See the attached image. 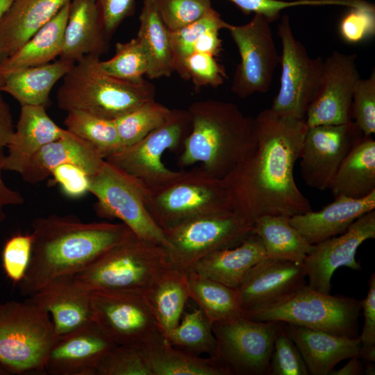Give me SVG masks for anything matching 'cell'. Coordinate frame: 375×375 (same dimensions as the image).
Returning <instances> with one entry per match:
<instances>
[{"instance_id": "obj_1", "label": "cell", "mask_w": 375, "mask_h": 375, "mask_svg": "<svg viewBox=\"0 0 375 375\" xmlns=\"http://www.w3.org/2000/svg\"><path fill=\"white\" fill-rule=\"evenodd\" d=\"M254 141L222 181L233 211L253 224L265 215L292 217L312 210L294 177L308 129L305 119L262 110Z\"/></svg>"}, {"instance_id": "obj_2", "label": "cell", "mask_w": 375, "mask_h": 375, "mask_svg": "<svg viewBox=\"0 0 375 375\" xmlns=\"http://www.w3.org/2000/svg\"><path fill=\"white\" fill-rule=\"evenodd\" d=\"M32 256L20 293L29 297L51 281L86 268L133 232L122 222H83L74 215L35 219Z\"/></svg>"}, {"instance_id": "obj_3", "label": "cell", "mask_w": 375, "mask_h": 375, "mask_svg": "<svg viewBox=\"0 0 375 375\" xmlns=\"http://www.w3.org/2000/svg\"><path fill=\"white\" fill-rule=\"evenodd\" d=\"M187 110L192 127L178 165L184 168L199 162L207 173L222 180L252 146L254 118L231 102L214 99L193 102Z\"/></svg>"}, {"instance_id": "obj_4", "label": "cell", "mask_w": 375, "mask_h": 375, "mask_svg": "<svg viewBox=\"0 0 375 375\" xmlns=\"http://www.w3.org/2000/svg\"><path fill=\"white\" fill-rule=\"evenodd\" d=\"M99 57L88 55L74 63L56 93L58 107L114 120L155 100V85L147 80L133 83L113 77L101 68Z\"/></svg>"}, {"instance_id": "obj_5", "label": "cell", "mask_w": 375, "mask_h": 375, "mask_svg": "<svg viewBox=\"0 0 375 375\" xmlns=\"http://www.w3.org/2000/svg\"><path fill=\"white\" fill-rule=\"evenodd\" d=\"M171 267L165 247L133 233L67 278L76 288L86 292L117 290L144 294Z\"/></svg>"}, {"instance_id": "obj_6", "label": "cell", "mask_w": 375, "mask_h": 375, "mask_svg": "<svg viewBox=\"0 0 375 375\" xmlns=\"http://www.w3.org/2000/svg\"><path fill=\"white\" fill-rule=\"evenodd\" d=\"M145 204L162 230L197 217L233 211L222 180L211 176L201 166L179 170L167 182L147 188Z\"/></svg>"}, {"instance_id": "obj_7", "label": "cell", "mask_w": 375, "mask_h": 375, "mask_svg": "<svg viewBox=\"0 0 375 375\" xmlns=\"http://www.w3.org/2000/svg\"><path fill=\"white\" fill-rule=\"evenodd\" d=\"M56 339L50 315L27 299L0 304V364L10 374H46Z\"/></svg>"}, {"instance_id": "obj_8", "label": "cell", "mask_w": 375, "mask_h": 375, "mask_svg": "<svg viewBox=\"0 0 375 375\" xmlns=\"http://www.w3.org/2000/svg\"><path fill=\"white\" fill-rule=\"evenodd\" d=\"M361 301L317 292L308 285L270 305L242 312L255 321H278L331 334L358 338Z\"/></svg>"}, {"instance_id": "obj_9", "label": "cell", "mask_w": 375, "mask_h": 375, "mask_svg": "<svg viewBox=\"0 0 375 375\" xmlns=\"http://www.w3.org/2000/svg\"><path fill=\"white\" fill-rule=\"evenodd\" d=\"M285 324L242 316L215 322V351L210 357L225 375H269L274 341Z\"/></svg>"}, {"instance_id": "obj_10", "label": "cell", "mask_w": 375, "mask_h": 375, "mask_svg": "<svg viewBox=\"0 0 375 375\" xmlns=\"http://www.w3.org/2000/svg\"><path fill=\"white\" fill-rule=\"evenodd\" d=\"M146 188L106 160L90 176L89 192L97 198L95 211L99 217L118 219L138 237L167 249L164 231L146 207Z\"/></svg>"}, {"instance_id": "obj_11", "label": "cell", "mask_w": 375, "mask_h": 375, "mask_svg": "<svg viewBox=\"0 0 375 375\" xmlns=\"http://www.w3.org/2000/svg\"><path fill=\"white\" fill-rule=\"evenodd\" d=\"M253 224L233 211L197 217L163 230L173 267L188 272L206 255L235 247L252 233Z\"/></svg>"}, {"instance_id": "obj_12", "label": "cell", "mask_w": 375, "mask_h": 375, "mask_svg": "<svg viewBox=\"0 0 375 375\" xmlns=\"http://www.w3.org/2000/svg\"><path fill=\"white\" fill-rule=\"evenodd\" d=\"M191 127L187 109H170L161 125L138 142L122 148L104 160L148 188L158 186L178 172L167 168L162 162L163 153L167 150L182 149Z\"/></svg>"}, {"instance_id": "obj_13", "label": "cell", "mask_w": 375, "mask_h": 375, "mask_svg": "<svg viewBox=\"0 0 375 375\" xmlns=\"http://www.w3.org/2000/svg\"><path fill=\"white\" fill-rule=\"evenodd\" d=\"M281 42L280 88L271 109L279 114L305 119L322 74L324 60L312 58L306 47L296 39L289 17H282L278 25Z\"/></svg>"}, {"instance_id": "obj_14", "label": "cell", "mask_w": 375, "mask_h": 375, "mask_svg": "<svg viewBox=\"0 0 375 375\" xmlns=\"http://www.w3.org/2000/svg\"><path fill=\"white\" fill-rule=\"evenodd\" d=\"M89 294L92 321L115 344L140 347L162 334L143 294L97 290Z\"/></svg>"}, {"instance_id": "obj_15", "label": "cell", "mask_w": 375, "mask_h": 375, "mask_svg": "<svg viewBox=\"0 0 375 375\" xmlns=\"http://www.w3.org/2000/svg\"><path fill=\"white\" fill-rule=\"evenodd\" d=\"M269 24L262 15L254 14L248 23L230 24L227 28L240 56L231 90L241 99L270 89L280 56Z\"/></svg>"}, {"instance_id": "obj_16", "label": "cell", "mask_w": 375, "mask_h": 375, "mask_svg": "<svg viewBox=\"0 0 375 375\" xmlns=\"http://www.w3.org/2000/svg\"><path fill=\"white\" fill-rule=\"evenodd\" d=\"M362 135L352 120L308 126L299 158L305 183L321 191L328 189L343 159Z\"/></svg>"}, {"instance_id": "obj_17", "label": "cell", "mask_w": 375, "mask_h": 375, "mask_svg": "<svg viewBox=\"0 0 375 375\" xmlns=\"http://www.w3.org/2000/svg\"><path fill=\"white\" fill-rule=\"evenodd\" d=\"M359 79L356 55L333 51L324 60L319 85L305 117L307 126L351 121L353 94Z\"/></svg>"}, {"instance_id": "obj_18", "label": "cell", "mask_w": 375, "mask_h": 375, "mask_svg": "<svg viewBox=\"0 0 375 375\" xmlns=\"http://www.w3.org/2000/svg\"><path fill=\"white\" fill-rule=\"evenodd\" d=\"M372 238H375L374 210L357 219L343 233L314 244L302 263L308 287L330 294L334 272L340 267L360 269L356 260L357 249L363 242Z\"/></svg>"}, {"instance_id": "obj_19", "label": "cell", "mask_w": 375, "mask_h": 375, "mask_svg": "<svg viewBox=\"0 0 375 375\" xmlns=\"http://www.w3.org/2000/svg\"><path fill=\"white\" fill-rule=\"evenodd\" d=\"M302 264L265 257L245 274L237 288L242 312L276 303L307 285Z\"/></svg>"}, {"instance_id": "obj_20", "label": "cell", "mask_w": 375, "mask_h": 375, "mask_svg": "<svg viewBox=\"0 0 375 375\" xmlns=\"http://www.w3.org/2000/svg\"><path fill=\"white\" fill-rule=\"evenodd\" d=\"M115 344L92 322L57 338L45 362L46 374L95 375L98 365Z\"/></svg>"}, {"instance_id": "obj_21", "label": "cell", "mask_w": 375, "mask_h": 375, "mask_svg": "<svg viewBox=\"0 0 375 375\" xmlns=\"http://www.w3.org/2000/svg\"><path fill=\"white\" fill-rule=\"evenodd\" d=\"M27 299L51 316L56 338L92 322L89 292L76 288L67 277L51 281Z\"/></svg>"}, {"instance_id": "obj_22", "label": "cell", "mask_w": 375, "mask_h": 375, "mask_svg": "<svg viewBox=\"0 0 375 375\" xmlns=\"http://www.w3.org/2000/svg\"><path fill=\"white\" fill-rule=\"evenodd\" d=\"M375 209V190L360 199L338 197L319 211L290 217V224L311 244L340 235L360 217Z\"/></svg>"}, {"instance_id": "obj_23", "label": "cell", "mask_w": 375, "mask_h": 375, "mask_svg": "<svg viewBox=\"0 0 375 375\" xmlns=\"http://www.w3.org/2000/svg\"><path fill=\"white\" fill-rule=\"evenodd\" d=\"M283 331L299 349L312 375H328L340 362L358 356L359 338H349L285 324Z\"/></svg>"}, {"instance_id": "obj_24", "label": "cell", "mask_w": 375, "mask_h": 375, "mask_svg": "<svg viewBox=\"0 0 375 375\" xmlns=\"http://www.w3.org/2000/svg\"><path fill=\"white\" fill-rule=\"evenodd\" d=\"M67 129L58 126L44 106H21L15 128L7 147L3 170L20 173L31 157L48 143L63 137Z\"/></svg>"}, {"instance_id": "obj_25", "label": "cell", "mask_w": 375, "mask_h": 375, "mask_svg": "<svg viewBox=\"0 0 375 375\" xmlns=\"http://www.w3.org/2000/svg\"><path fill=\"white\" fill-rule=\"evenodd\" d=\"M103 160L90 144L67 131L63 137L48 143L33 155L19 174L26 182L36 184L50 176L57 166L73 163L90 176Z\"/></svg>"}, {"instance_id": "obj_26", "label": "cell", "mask_w": 375, "mask_h": 375, "mask_svg": "<svg viewBox=\"0 0 375 375\" xmlns=\"http://www.w3.org/2000/svg\"><path fill=\"white\" fill-rule=\"evenodd\" d=\"M106 35L96 0H71L60 58L76 62L83 57L108 52Z\"/></svg>"}, {"instance_id": "obj_27", "label": "cell", "mask_w": 375, "mask_h": 375, "mask_svg": "<svg viewBox=\"0 0 375 375\" xmlns=\"http://www.w3.org/2000/svg\"><path fill=\"white\" fill-rule=\"evenodd\" d=\"M71 0H14L0 19V62Z\"/></svg>"}, {"instance_id": "obj_28", "label": "cell", "mask_w": 375, "mask_h": 375, "mask_svg": "<svg viewBox=\"0 0 375 375\" xmlns=\"http://www.w3.org/2000/svg\"><path fill=\"white\" fill-rule=\"evenodd\" d=\"M70 1L24 44L0 62V85L7 76L17 71L45 65L60 57Z\"/></svg>"}, {"instance_id": "obj_29", "label": "cell", "mask_w": 375, "mask_h": 375, "mask_svg": "<svg viewBox=\"0 0 375 375\" xmlns=\"http://www.w3.org/2000/svg\"><path fill=\"white\" fill-rule=\"evenodd\" d=\"M265 257L261 239L252 233L235 247L206 255L191 270L237 289L247 272Z\"/></svg>"}, {"instance_id": "obj_30", "label": "cell", "mask_w": 375, "mask_h": 375, "mask_svg": "<svg viewBox=\"0 0 375 375\" xmlns=\"http://www.w3.org/2000/svg\"><path fill=\"white\" fill-rule=\"evenodd\" d=\"M334 198L360 199L375 190V141L363 135L343 159L330 186Z\"/></svg>"}, {"instance_id": "obj_31", "label": "cell", "mask_w": 375, "mask_h": 375, "mask_svg": "<svg viewBox=\"0 0 375 375\" xmlns=\"http://www.w3.org/2000/svg\"><path fill=\"white\" fill-rule=\"evenodd\" d=\"M164 335L179 323L190 299L187 272L171 267L143 294Z\"/></svg>"}, {"instance_id": "obj_32", "label": "cell", "mask_w": 375, "mask_h": 375, "mask_svg": "<svg viewBox=\"0 0 375 375\" xmlns=\"http://www.w3.org/2000/svg\"><path fill=\"white\" fill-rule=\"evenodd\" d=\"M74 62L59 60L17 71L0 85V92L11 95L20 106H44L49 102L55 84L67 74Z\"/></svg>"}, {"instance_id": "obj_33", "label": "cell", "mask_w": 375, "mask_h": 375, "mask_svg": "<svg viewBox=\"0 0 375 375\" xmlns=\"http://www.w3.org/2000/svg\"><path fill=\"white\" fill-rule=\"evenodd\" d=\"M137 39L148 62L149 79L169 77L174 72L169 31L162 22L154 0H143Z\"/></svg>"}, {"instance_id": "obj_34", "label": "cell", "mask_w": 375, "mask_h": 375, "mask_svg": "<svg viewBox=\"0 0 375 375\" xmlns=\"http://www.w3.org/2000/svg\"><path fill=\"white\" fill-rule=\"evenodd\" d=\"M152 375H225L212 359L178 349L162 334L140 347Z\"/></svg>"}, {"instance_id": "obj_35", "label": "cell", "mask_w": 375, "mask_h": 375, "mask_svg": "<svg viewBox=\"0 0 375 375\" xmlns=\"http://www.w3.org/2000/svg\"><path fill=\"white\" fill-rule=\"evenodd\" d=\"M252 233L261 239L269 258L302 264L314 247L290 224L288 216H262L253 222Z\"/></svg>"}, {"instance_id": "obj_36", "label": "cell", "mask_w": 375, "mask_h": 375, "mask_svg": "<svg viewBox=\"0 0 375 375\" xmlns=\"http://www.w3.org/2000/svg\"><path fill=\"white\" fill-rule=\"evenodd\" d=\"M187 275L190 299L199 306L212 324L242 316V308L237 289L192 270Z\"/></svg>"}, {"instance_id": "obj_37", "label": "cell", "mask_w": 375, "mask_h": 375, "mask_svg": "<svg viewBox=\"0 0 375 375\" xmlns=\"http://www.w3.org/2000/svg\"><path fill=\"white\" fill-rule=\"evenodd\" d=\"M64 124L65 129L90 144L103 159L122 148L113 120L74 110L67 112Z\"/></svg>"}, {"instance_id": "obj_38", "label": "cell", "mask_w": 375, "mask_h": 375, "mask_svg": "<svg viewBox=\"0 0 375 375\" xmlns=\"http://www.w3.org/2000/svg\"><path fill=\"white\" fill-rule=\"evenodd\" d=\"M212 324L200 308L183 312L179 323L163 336L174 347L195 356H212L215 351V338Z\"/></svg>"}, {"instance_id": "obj_39", "label": "cell", "mask_w": 375, "mask_h": 375, "mask_svg": "<svg viewBox=\"0 0 375 375\" xmlns=\"http://www.w3.org/2000/svg\"><path fill=\"white\" fill-rule=\"evenodd\" d=\"M169 112L153 100L114 119L122 148L138 142L161 125Z\"/></svg>"}, {"instance_id": "obj_40", "label": "cell", "mask_w": 375, "mask_h": 375, "mask_svg": "<svg viewBox=\"0 0 375 375\" xmlns=\"http://www.w3.org/2000/svg\"><path fill=\"white\" fill-rule=\"evenodd\" d=\"M100 65L109 75L133 83L142 82L148 70L146 55L137 38L117 42L115 55L108 60H101Z\"/></svg>"}, {"instance_id": "obj_41", "label": "cell", "mask_w": 375, "mask_h": 375, "mask_svg": "<svg viewBox=\"0 0 375 375\" xmlns=\"http://www.w3.org/2000/svg\"><path fill=\"white\" fill-rule=\"evenodd\" d=\"M229 24L212 8L199 19L179 29L169 31L174 71L183 60L193 52L195 43L204 33L212 29H227Z\"/></svg>"}, {"instance_id": "obj_42", "label": "cell", "mask_w": 375, "mask_h": 375, "mask_svg": "<svg viewBox=\"0 0 375 375\" xmlns=\"http://www.w3.org/2000/svg\"><path fill=\"white\" fill-rule=\"evenodd\" d=\"M175 72L181 78L191 81L197 90L203 87L217 88L226 78L224 67L215 56L206 53H192L183 60Z\"/></svg>"}, {"instance_id": "obj_43", "label": "cell", "mask_w": 375, "mask_h": 375, "mask_svg": "<svg viewBox=\"0 0 375 375\" xmlns=\"http://www.w3.org/2000/svg\"><path fill=\"white\" fill-rule=\"evenodd\" d=\"M95 375H152L140 347L115 345L101 359Z\"/></svg>"}, {"instance_id": "obj_44", "label": "cell", "mask_w": 375, "mask_h": 375, "mask_svg": "<svg viewBox=\"0 0 375 375\" xmlns=\"http://www.w3.org/2000/svg\"><path fill=\"white\" fill-rule=\"evenodd\" d=\"M158 13L169 31L184 27L212 8L211 0H154Z\"/></svg>"}, {"instance_id": "obj_45", "label": "cell", "mask_w": 375, "mask_h": 375, "mask_svg": "<svg viewBox=\"0 0 375 375\" xmlns=\"http://www.w3.org/2000/svg\"><path fill=\"white\" fill-rule=\"evenodd\" d=\"M33 236L31 233H17L4 244L2 265L6 276L13 284H19L28 270L32 256Z\"/></svg>"}, {"instance_id": "obj_46", "label": "cell", "mask_w": 375, "mask_h": 375, "mask_svg": "<svg viewBox=\"0 0 375 375\" xmlns=\"http://www.w3.org/2000/svg\"><path fill=\"white\" fill-rule=\"evenodd\" d=\"M351 116L363 135H372L375 133V71L369 77L360 78L354 88Z\"/></svg>"}, {"instance_id": "obj_47", "label": "cell", "mask_w": 375, "mask_h": 375, "mask_svg": "<svg viewBox=\"0 0 375 375\" xmlns=\"http://www.w3.org/2000/svg\"><path fill=\"white\" fill-rule=\"evenodd\" d=\"M308 374L307 367L299 349L283 328L274 341L269 375Z\"/></svg>"}, {"instance_id": "obj_48", "label": "cell", "mask_w": 375, "mask_h": 375, "mask_svg": "<svg viewBox=\"0 0 375 375\" xmlns=\"http://www.w3.org/2000/svg\"><path fill=\"white\" fill-rule=\"evenodd\" d=\"M340 33L347 42L358 43L375 33V6L365 3L349 8L340 24Z\"/></svg>"}, {"instance_id": "obj_49", "label": "cell", "mask_w": 375, "mask_h": 375, "mask_svg": "<svg viewBox=\"0 0 375 375\" xmlns=\"http://www.w3.org/2000/svg\"><path fill=\"white\" fill-rule=\"evenodd\" d=\"M361 309L364 316V324L359 338L360 349L358 357L365 362L375 361V274L369 281V290L365 298L361 301Z\"/></svg>"}, {"instance_id": "obj_50", "label": "cell", "mask_w": 375, "mask_h": 375, "mask_svg": "<svg viewBox=\"0 0 375 375\" xmlns=\"http://www.w3.org/2000/svg\"><path fill=\"white\" fill-rule=\"evenodd\" d=\"M234 3L242 12L262 15L269 22H274L280 17L283 9L301 6H324L325 0H228Z\"/></svg>"}, {"instance_id": "obj_51", "label": "cell", "mask_w": 375, "mask_h": 375, "mask_svg": "<svg viewBox=\"0 0 375 375\" xmlns=\"http://www.w3.org/2000/svg\"><path fill=\"white\" fill-rule=\"evenodd\" d=\"M50 176L62 192L71 198H78L89 192L90 176L81 167L65 163L55 167Z\"/></svg>"}, {"instance_id": "obj_52", "label": "cell", "mask_w": 375, "mask_h": 375, "mask_svg": "<svg viewBox=\"0 0 375 375\" xmlns=\"http://www.w3.org/2000/svg\"><path fill=\"white\" fill-rule=\"evenodd\" d=\"M101 22L110 40L124 19L135 12V0H96Z\"/></svg>"}, {"instance_id": "obj_53", "label": "cell", "mask_w": 375, "mask_h": 375, "mask_svg": "<svg viewBox=\"0 0 375 375\" xmlns=\"http://www.w3.org/2000/svg\"><path fill=\"white\" fill-rule=\"evenodd\" d=\"M4 147H0V223L6 218L4 209L8 206L21 205L24 202V198L22 194L17 190L8 188L4 183L2 178L3 170V162L5 158Z\"/></svg>"}, {"instance_id": "obj_54", "label": "cell", "mask_w": 375, "mask_h": 375, "mask_svg": "<svg viewBox=\"0 0 375 375\" xmlns=\"http://www.w3.org/2000/svg\"><path fill=\"white\" fill-rule=\"evenodd\" d=\"M14 129L10 106L0 93V147H7Z\"/></svg>"}, {"instance_id": "obj_55", "label": "cell", "mask_w": 375, "mask_h": 375, "mask_svg": "<svg viewBox=\"0 0 375 375\" xmlns=\"http://www.w3.org/2000/svg\"><path fill=\"white\" fill-rule=\"evenodd\" d=\"M358 356H353L342 367L337 370H332L331 375H360L364 373V367L358 359Z\"/></svg>"}, {"instance_id": "obj_56", "label": "cell", "mask_w": 375, "mask_h": 375, "mask_svg": "<svg viewBox=\"0 0 375 375\" xmlns=\"http://www.w3.org/2000/svg\"><path fill=\"white\" fill-rule=\"evenodd\" d=\"M14 0H0V19Z\"/></svg>"}, {"instance_id": "obj_57", "label": "cell", "mask_w": 375, "mask_h": 375, "mask_svg": "<svg viewBox=\"0 0 375 375\" xmlns=\"http://www.w3.org/2000/svg\"><path fill=\"white\" fill-rule=\"evenodd\" d=\"M366 366L364 367V373L367 375H374L375 374V367L374 362H366Z\"/></svg>"}, {"instance_id": "obj_58", "label": "cell", "mask_w": 375, "mask_h": 375, "mask_svg": "<svg viewBox=\"0 0 375 375\" xmlns=\"http://www.w3.org/2000/svg\"><path fill=\"white\" fill-rule=\"evenodd\" d=\"M8 370L0 364V375H9Z\"/></svg>"}]
</instances>
